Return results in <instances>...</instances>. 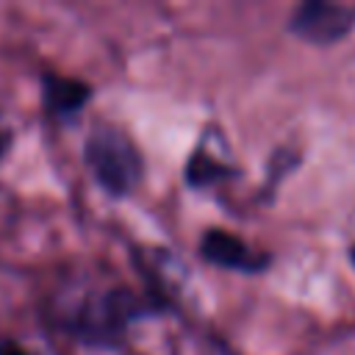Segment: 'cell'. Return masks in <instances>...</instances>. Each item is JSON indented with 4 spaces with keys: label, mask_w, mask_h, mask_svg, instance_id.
Returning <instances> with one entry per match:
<instances>
[{
    "label": "cell",
    "mask_w": 355,
    "mask_h": 355,
    "mask_svg": "<svg viewBox=\"0 0 355 355\" xmlns=\"http://www.w3.org/2000/svg\"><path fill=\"white\" fill-rule=\"evenodd\" d=\"M83 164L108 197H128L144 178V158L136 141L116 125H94L83 141Z\"/></svg>",
    "instance_id": "2"
},
{
    "label": "cell",
    "mask_w": 355,
    "mask_h": 355,
    "mask_svg": "<svg viewBox=\"0 0 355 355\" xmlns=\"http://www.w3.org/2000/svg\"><path fill=\"white\" fill-rule=\"evenodd\" d=\"M0 355H33V352L14 338H0Z\"/></svg>",
    "instance_id": "7"
},
{
    "label": "cell",
    "mask_w": 355,
    "mask_h": 355,
    "mask_svg": "<svg viewBox=\"0 0 355 355\" xmlns=\"http://www.w3.org/2000/svg\"><path fill=\"white\" fill-rule=\"evenodd\" d=\"M197 252L202 255V261L219 266V269H233V272H244V275H258L269 266V252L252 250L244 239H239L230 230L222 227H208L200 236Z\"/></svg>",
    "instance_id": "4"
},
{
    "label": "cell",
    "mask_w": 355,
    "mask_h": 355,
    "mask_svg": "<svg viewBox=\"0 0 355 355\" xmlns=\"http://www.w3.org/2000/svg\"><path fill=\"white\" fill-rule=\"evenodd\" d=\"M349 258H352V263H355V244H352V250H349Z\"/></svg>",
    "instance_id": "9"
},
{
    "label": "cell",
    "mask_w": 355,
    "mask_h": 355,
    "mask_svg": "<svg viewBox=\"0 0 355 355\" xmlns=\"http://www.w3.org/2000/svg\"><path fill=\"white\" fill-rule=\"evenodd\" d=\"M39 80H42V108L50 119L58 122H72L94 94L92 83L53 69H44Z\"/></svg>",
    "instance_id": "5"
},
{
    "label": "cell",
    "mask_w": 355,
    "mask_h": 355,
    "mask_svg": "<svg viewBox=\"0 0 355 355\" xmlns=\"http://www.w3.org/2000/svg\"><path fill=\"white\" fill-rule=\"evenodd\" d=\"M355 28V8L330 3V0H308L300 3L288 17V31L311 44H336Z\"/></svg>",
    "instance_id": "3"
},
{
    "label": "cell",
    "mask_w": 355,
    "mask_h": 355,
    "mask_svg": "<svg viewBox=\"0 0 355 355\" xmlns=\"http://www.w3.org/2000/svg\"><path fill=\"white\" fill-rule=\"evenodd\" d=\"M236 175H239L236 166H230V164L214 158V155H211L208 150H202V147H194L191 155L186 158V166H183V180H186L189 189H208V186L222 183V180L236 178Z\"/></svg>",
    "instance_id": "6"
},
{
    "label": "cell",
    "mask_w": 355,
    "mask_h": 355,
    "mask_svg": "<svg viewBox=\"0 0 355 355\" xmlns=\"http://www.w3.org/2000/svg\"><path fill=\"white\" fill-rule=\"evenodd\" d=\"M11 141H14V133H11V128H0V161L6 158V153H8Z\"/></svg>",
    "instance_id": "8"
},
{
    "label": "cell",
    "mask_w": 355,
    "mask_h": 355,
    "mask_svg": "<svg viewBox=\"0 0 355 355\" xmlns=\"http://www.w3.org/2000/svg\"><path fill=\"white\" fill-rule=\"evenodd\" d=\"M169 300H161L150 291H133L128 286H114L103 291H89L80 300L69 302L61 313V330L92 349H114L125 341L128 330L139 319L166 313Z\"/></svg>",
    "instance_id": "1"
}]
</instances>
